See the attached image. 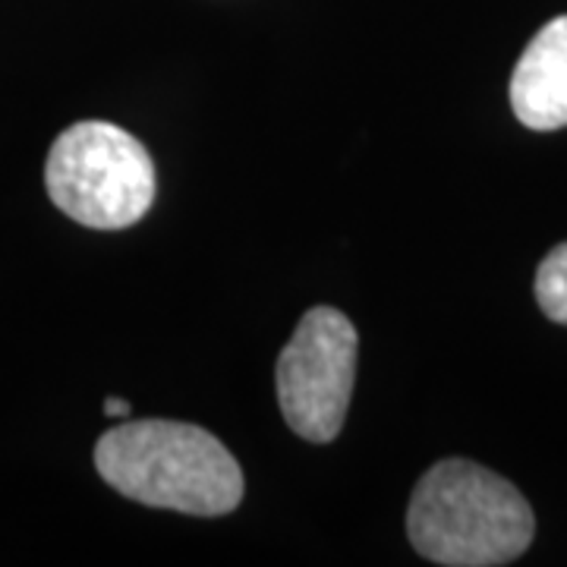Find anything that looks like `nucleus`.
I'll use <instances>...</instances> for the list:
<instances>
[{"instance_id":"nucleus-6","label":"nucleus","mask_w":567,"mask_h":567,"mask_svg":"<svg viewBox=\"0 0 567 567\" xmlns=\"http://www.w3.org/2000/svg\"><path fill=\"white\" fill-rule=\"evenodd\" d=\"M536 300L551 322L567 324V244L555 246L536 271Z\"/></svg>"},{"instance_id":"nucleus-4","label":"nucleus","mask_w":567,"mask_h":567,"mask_svg":"<svg viewBox=\"0 0 567 567\" xmlns=\"http://www.w3.org/2000/svg\"><path fill=\"white\" fill-rule=\"evenodd\" d=\"M357 379V328L334 306H312L278 357L284 423L306 442H334Z\"/></svg>"},{"instance_id":"nucleus-2","label":"nucleus","mask_w":567,"mask_h":567,"mask_svg":"<svg viewBox=\"0 0 567 567\" xmlns=\"http://www.w3.org/2000/svg\"><path fill=\"white\" fill-rule=\"evenodd\" d=\"M406 536L435 565L498 567L527 551L536 517L505 476L473 461L447 457L416 483Z\"/></svg>"},{"instance_id":"nucleus-3","label":"nucleus","mask_w":567,"mask_h":567,"mask_svg":"<svg viewBox=\"0 0 567 567\" xmlns=\"http://www.w3.org/2000/svg\"><path fill=\"white\" fill-rule=\"evenodd\" d=\"M51 203L92 230H123L155 203V164L136 136L104 121H82L54 140L44 164Z\"/></svg>"},{"instance_id":"nucleus-7","label":"nucleus","mask_w":567,"mask_h":567,"mask_svg":"<svg viewBox=\"0 0 567 567\" xmlns=\"http://www.w3.org/2000/svg\"><path fill=\"white\" fill-rule=\"evenodd\" d=\"M104 413H107V416H117V420H126V416H130V404L121 401V398H107V401H104Z\"/></svg>"},{"instance_id":"nucleus-1","label":"nucleus","mask_w":567,"mask_h":567,"mask_svg":"<svg viewBox=\"0 0 567 567\" xmlns=\"http://www.w3.org/2000/svg\"><path fill=\"white\" fill-rule=\"evenodd\" d=\"M102 480L148 507L221 517L244 502L234 454L199 425L140 420L107 429L95 445Z\"/></svg>"},{"instance_id":"nucleus-5","label":"nucleus","mask_w":567,"mask_h":567,"mask_svg":"<svg viewBox=\"0 0 567 567\" xmlns=\"http://www.w3.org/2000/svg\"><path fill=\"white\" fill-rule=\"evenodd\" d=\"M511 107L527 130L567 126V17L546 22L511 76Z\"/></svg>"}]
</instances>
